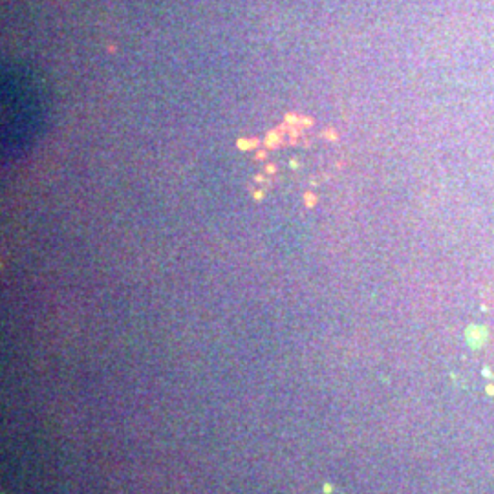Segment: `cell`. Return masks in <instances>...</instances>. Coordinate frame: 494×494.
<instances>
[{
    "mask_svg": "<svg viewBox=\"0 0 494 494\" xmlns=\"http://www.w3.org/2000/svg\"><path fill=\"white\" fill-rule=\"evenodd\" d=\"M2 108L4 152L17 156L33 143L44 119V101L37 81L24 70H9L2 83Z\"/></svg>",
    "mask_w": 494,
    "mask_h": 494,
    "instance_id": "6da1fadb",
    "label": "cell"
}]
</instances>
